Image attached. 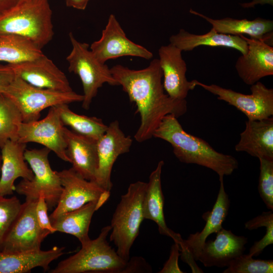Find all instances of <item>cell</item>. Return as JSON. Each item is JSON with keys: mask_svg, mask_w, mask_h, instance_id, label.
Returning a JSON list of instances; mask_svg holds the SVG:
<instances>
[{"mask_svg": "<svg viewBox=\"0 0 273 273\" xmlns=\"http://www.w3.org/2000/svg\"><path fill=\"white\" fill-rule=\"evenodd\" d=\"M110 70L118 85L122 86L130 101L137 107L141 118L134 135L137 142L142 143L152 138L166 115L172 114L178 118L186 113V100L173 99L165 93L158 59H153L148 67L140 70L116 65Z\"/></svg>", "mask_w": 273, "mask_h": 273, "instance_id": "1", "label": "cell"}, {"mask_svg": "<svg viewBox=\"0 0 273 273\" xmlns=\"http://www.w3.org/2000/svg\"><path fill=\"white\" fill-rule=\"evenodd\" d=\"M174 115L162 119L153 137L169 143L175 156L183 163L196 164L210 169L223 180L238 168V160L233 156L216 151L204 140L186 131Z\"/></svg>", "mask_w": 273, "mask_h": 273, "instance_id": "2", "label": "cell"}, {"mask_svg": "<svg viewBox=\"0 0 273 273\" xmlns=\"http://www.w3.org/2000/svg\"><path fill=\"white\" fill-rule=\"evenodd\" d=\"M54 33L48 0H20L0 12V34L23 37L42 49L52 39Z\"/></svg>", "mask_w": 273, "mask_h": 273, "instance_id": "3", "label": "cell"}, {"mask_svg": "<svg viewBox=\"0 0 273 273\" xmlns=\"http://www.w3.org/2000/svg\"><path fill=\"white\" fill-rule=\"evenodd\" d=\"M147 185L142 181L130 184L126 193L121 196L111 219L110 241L126 261L129 259L130 249L144 219L143 202Z\"/></svg>", "mask_w": 273, "mask_h": 273, "instance_id": "4", "label": "cell"}, {"mask_svg": "<svg viewBox=\"0 0 273 273\" xmlns=\"http://www.w3.org/2000/svg\"><path fill=\"white\" fill-rule=\"evenodd\" d=\"M111 226L103 227L98 237L75 254L60 261L50 273H123L127 261L109 244Z\"/></svg>", "mask_w": 273, "mask_h": 273, "instance_id": "5", "label": "cell"}, {"mask_svg": "<svg viewBox=\"0 0 273 273\" xmlns=\"http://www.w3.org/2000/svg\"><path fill=\"white\" fill-rule=\"evenodd\" d=\"M2 94L16 106L23 122L38 120L41 111L47 108L83 100V95L73 90L62 92L37 87L16 76Z\"/></svg>", "mask_w": 273, "mask_h": 273, "instance_id": "6", "label": "cell"}, {"mask_svg": "<svg viewBox=\"0 0 273 273\" xmlns=\"http://www.w3.org/2000/svg\"><path fill=\"white\" fill-rule=\"evenodd\" d=\"M72 50L66 57L69 63L68 70L80 78L83 90L82 108H89L99 89L104 83L118 85L113 77L110 68L101 63L94 55L89 46L77 40L72 32L69 34Z\"/></svg>", "mask_w": 273, "mask_h": 273, "instance_id": "7", "label": "cell"}, {"mask_svg": "<svg viewBox=\"0 0 273 273\" xmlns=\"http://www.w3.org/2000/svg\"><path fill=\"white\" fill-rule=\"evenodd\" d=\"M50 152L46 147L26 149L24 158L34 176L32 180L23 179L15 189L18 194L25 197V200L37 199L40 193H43L49 210L57 206L63 188L58 171L53 170L50 164Z\"/></svg>", "mask_w": 273, "mask_h": 273, "instance_id": "8", "label": "cell"}, {"mask_svg": "<svg viewBox=\"0 0 273 273\" xmlns=\"http://www.w3.org/2000/svg\"><path fill=\"white\" fill-rule=\"evenodd\" d=\"M195 85L200 86L244 113L249 120H260L273 116V89L260 81L250 85L251 94L246 95L218 85L206 84L196 79Z\"/></svg>", "mask_w": 273, "mask_h": 273, "instance_id": "9", "label": "cell"}, {"mask_svg": "<svg viewBox=\"0 0 273 273\" xmlns=\"http://www.w3.org/2000/svg\"><path fill=\"white\" fill-rule=\"evenodd\" d=\"M62 191L57 206L49 216L51 222L60 215L100 199L108 200L110 191L95 181L84 178L72 167L58 171Z\"/></svg>", "mask_w": 273, "mask_h": 273, "instance_id": "10", "label": "cell"}, {"mask_svg": "<svg viewBox=\"0 0 273 273\" xmlns=\"http://www.w3.org/2000/svg\"><path fill=\"white\" fill-rule=\"evenodd\" d=\"M219 181V192L211 211L202 215L206 221L204 228L200 232L190 234L187 239H183L179 246L181 259L189 264L192 272H203L195 261L198 260L206 239L210 235L216 233L222 228V224L228 214L230 201L224 190L223 180Z\"/></svg>", "mask_w": 273, "mask_h": 273, "instance_id": "11", "label": "cell"}, {"mask_svg": "<svg viewBox=\"0 0 273 273\" xmlns=\"http://www.w3.org/2000/svg\"><path fill=\"white\" fill-rule=\"evenodd\" d=\"M64 128L58 110L56 106H53L50 108L43 119L22 122L19 129L17 141L26 144L30 142L41 144L62 160L70 162L66 154Z\"/></svg>", "mask_w": 273, "mask_h": 273, "instance_id": "12", "label": "cell"}, {"mask_svg": "<svg viewBox=\"0 0 273 273\" xmlns=\"http://www.w3.org/2000/svg\"><path fill=\"white\" fill-rule=\"evenodd\" d=\"M37 199L25 200L6 238L3 251L24 252L40 249L51 233L39 226L35 212Z\"/></svg>", "mask_w": 273, "mask_h": 273, "instance_id": "13", "label": "cell"}, {"mask_svg": "<svg viewBox=\"0 0 273 273\" xmlns=\"http://www.w3.org/2000/svg\"><path fill=\"white\" fill-rule=\"evenodd\" d=\"M89 49L102 63L109 60L123 56H132L149 60L153 58L151 52L142 46L130 40L126 35L116 17L109 16L100 38L93 42Z\"/></svg>", "mask_w": 273, "mask_h": 273, "instance_id": "14", "label": "cell"}, {"mask_svg": "<svg viewBox=\"0 0 273 273\" xmlns=\"http://www.w3.org/2000/svg\"><path fill=\"white\" fill-rule=\"evenodd\" d=\"M132 143L130 136L124 134L116 120L108 125L104 134L98 140V164L95 181L104 190L111 191L113 165L120 155L129 151Z\"/></svg>", "mask_w": 273, "mask_h": 273, "instance_id": "15", "label": "cell"}, {"mask_svg": "<svg viewBox=\"0 0 273 273\" xmlns=\"http://www.w3.org/2000/svg\"><path fill=\"white\" fill-rule=\"evenodd\" d=\"M8 64L15 76L33 86L62 92L73 90L65 73L44 54L34 59Z\"/></svg>", "mask_w": 273, "mask_h": 273, "instance_id": "16", "label": "cell"}, {"mask_svg": "<svg viewBox=\"0 0 273 273\" xmlns=\"http://www.w3.org/2000/svg\"><path fill=\"white\" fill-rule=\"evenodd\" d=\"M181 52L171 43L161 46L158 50L164 90L170 97L177 100H186L189 90L196 87L192 80H187V67Z\"/></svg>", "mask_w": 273, "mask_h": 273, "instance_id": "17", "label": "cell"}, {"mask_svg": "<svg viewBox=\"0 0 273 273\" xmlns=\"http://www.w3.org/2000/svg\"><path fill=\"white\" fill-rule=\"evenodd\" d=\"M247 42L246 54L241 55L235 64L239 77L251 85L266 76L273 75V47L266 42L241 35Z\"/></svg>", "mask_w": 273, "mask_h": 273, "instance_id": "18", "label": "cell"}, {"mask_svg": "<svg viewBox=\"0 0 273 273\" xmlns=\"http://www.w3.org/2000/svg\"><path fill=\"white\" fill-rule=\"evenodd\" d=\"M216 234L214 240L205 242L197 260L205 267H227L233 259L244 253L248 239L223 228Z\"/></svg>", "mask_w": 273, "mask_h": 273, "instance_id": "19", "label": "cell"}, {"mask_svg": "<svg viewBox=\"0 0 273 273\" xmlns=\"http://www.w3.org/2000/svg\"><path fill=\"white\" fill-rule=\"evenodd\" d=\"M26 144L8 140L1 147L2 165L0 175V196L13 194L15 180L21 177L32 180L34 174L24 158Z\"/></svg>", "mask_w": 273, "mask_h": 273, "instance_id": "20", "label": "cell"}, {"mask_svg": "<svg viewBox=\"0 0 273 273\" xmlns=\"http://www.w3.org/2000/svg\"><path fill=\"white\" fill-rule=\"evenodd\" d=\"M66 154L72 168L84 178L95 181L98 164L97 141L64 128Z\"/></svg>", "mask_w": 273, "mask_h": 273, "instance_id": "21", "label": "cell"}, {"mask_svg": "<svg viewBox=\"0 0 273 273\" xmlns=\"http://www.w3.org/2000/svg\"><path fill=\"white\" fill-rule=\"evenodd\" d=\"M164 164L163 160L160 161L149 176L143 202V216L144 219H149L156 223L161 235L170 237L180 246L183 241L180 235L169 229L165 220L164 198L161 186Z\"/></svg>", "mask_w": 273, "mask_h": 273, "instance_id": "22", "label": "cell"}, {"mask_svg": "<svg viewBox=\"0 0 273 273\" xmlns=\"http://www.w3.org/2000/svg\"><path fill=\"white\" fill-rule=\"evenodd\" d=\"M190 13L205 20L219 33L238 36L248 35L250 38L263 41L272 46V20L260 17L252 20L231 17L215 19L192 9Z\"/></svg>", "mask_w": 273, "mask_h": 273, "instance_id": "23", "label": "cell"}, {"mask_svg": "<svg viewBox=\"0 0 273 273\" xmlns=\"http://www.w3.org/2000/svg\"><path fill=\"white\" fill-rule=\"evenodd\" d=\"M235 149L258 159L273 160V117L246 121Z\"/></svg>", "mask_w": 273, "mask_h": 273, "instance_id": "24", "label": "cell"}, {"mask_svg": "<svg viewBox=\"0 0 273 273\" xmlns=\"http://www.w3.org/2000/svg\"><path fill=\"white\" fill-rule=\"evenodd\" d=\"M65 247L54 246L48 250L41 249L16 252L0 251V273H27L42 267L44 271L50 264L63 254Z\"/></svg>", "mask_w": 273, "mask_h": 273, "instance_id": "25", "label": "cell"}, {"mask_svg": "<svg viewBox=\"0 0 273 273\" xmlns=\"http://www.w3.org/2000/svg\"><path fill=\"white\" fill-rule=\"evenodd\" d=\"M169 41L181 51H192L201 46L232 48L242 55L248 51L247 41L240 36L219 33L212 27L203 34L191 33L180 29L177 34L170 37Z\"/></svg>", "mask_w": 273, "mask_h": 273, "instance_id": "26", "label": "cell"}, {"mask_svg": "<svg viewBox=\"0 0 273 273\" xmlns=\"http://www.w3.org/2000/svg\"><path fill=\"white\" fill-rule=\"evenodd\" d=\"M106 199L88 202L75 210L62 214L51 221L56 232L70 234L79 241L81 247L86 246L91 239L89 228L94 213L107 201Z\"/></svg>", "mask_w": 273, "mask_h": 273, "instance_id": "27", "label": "cell"}, {"mask_svg": "<svg viewBox=\"0 0 273 273\" xmlns=\"http://www.w3.org/2000/svg\"><path fill=\"white\" fill-rule=\"evenodd\" d=\"M43 54L42 49L27 39L0 34V62L15 64L34 59Z\"/></svg>", "mask_w": 273, "mask_h": 273, "instance_id": "28", "label": "cell"}, {"mask_svg": "<svg viewBox=\"0 0 273 273\" xmlns=\"http://www.w3.org/2000/svg\"><path fill=\"white\" fill-rule=\"evenodd\" d=\"M56 107L63 125L78 134L98 140L107 129L108 125L101 119L78 114L70 109L68 104H60Z\"/></svg>", "mask_w": 273, "mask_h": 273, "instance_id": "29", "label": "cell"}, {"mask_svg": "<svg viewBox=\"0 0 273 273\" xmlns=\"http://www.w3.org/2000/svg\"><path fill=\"white\" fill-rule=\"evenodd\" d=\"M22 122L16 106L6 96L0 93V149L8 140L17 141Z\"/></svg>", "mask_w": 273, "mask_h": 273, "instance_id": "30", "label": "cell"}, {"mask_svg": "<svg viewBox=\"0 0 273 273\" xmlns=\"http://www.w3.org/2000/svg\"><path fill=\"white\" fill-rule=\"evenodd\" d=\"M262 226L266 228V233L260 240L255 242L250 247L248 254L252 257L258 256L265 247L273 243L272 210L263 212L245 223V228L249 230H256Z\"/></svg>", "mask_w": 273, "mask_h": 273, "instance_id": "31", "label": "cell"}, {"mask_svg": "<svg viewBox=\"0 0 273 273\" xmlns=\"http://www.w3.org/2000/svg\"><path fill=\"white\" fill-rule=\"evenodd\" d=\"M272 259H255L249 254H242L234 259L223 273H272Z\"/></svg>", "mask_w": 273, "mask_h": 273, "instance_id": "32", "label": "cell"}, {"mask_svg": "<svg viewBox=\"0 0 273 273\" xmlns=\"http://www.w3.org/2000/svg\"><path fill=\"white\" fill-rule=\"evenodd\" d=\"M20 200L0 196V251L3 250L6 238L21 209Z\"/></svg>", "mask_w": 273, "mask_h": 273, "instance_id": "33", "label": "cell"}, {"mask_svg": "<svg viewBox=\"0 0 273 273\" xmlns=\"http://www.w3.org/2000/svg\"><path fill=\"white\" fill-rule=\"evenodd\" d=\"M259 160L258 192L266 207L273 210V160L264 158Z\"/></svg>", "mask_w": 273, "mask_h": 273, "instance_id": "34", "label": "cell"}, {"mask_svg": "<svg viewBox=\"0 0 273 273\" xmlns=\"http://www.w3.org/2000/svg\"><path fill=\"white\" fill-rule=\"evenodd\" d=\"M48 210L44 194L40 193L37 199L35 207L37 220L39 227L42 230L49 231L51 234H53L56 231L52 225L48 214Z\"/></svg>", "mask_w": 273, "mask_h": 273, "instance_id": "35", "label": "cell"}, {"mask_svg": "<svg viewBox=\"0 0 273 273\" xmlns=\"http://www.w3.org/2000/svg\"><path fill=\"white\" fill-rule=\"evenodd\" d=\"M179 245L174 243L171 246L168 259L159 273H183L179 268L178 260L180 256Z\"/></svg>", "mask_w": 273, "mask_h": 273, "instance_id": "36", "label": "cell"}, {"mask_svg": "<svg viewBox=\"0 0 273 273\" xmlns=\"http://www.w3.org/2000/svg\"><path fill=\"white\" fill-rule=\"evenodd\" d=\"M152 272V268L141 257H134L129 259L123 273Z\"/></svg>", "mask_w": 273, "mask_h": 273, "instance_id": "37", "label": "cell"}, {"mask_svg": "<svg viewBox=\"0 0 273 273\" xmlns=\"http://www.w3.org/2000/svg\"><path fill=\"white\" fill-rule=\"evenodd\" d=\"M15 75L10 66L0 64V93L13 80Z\"/></svg>", "mask_w": 273, "mask_h": 273, "instance_id": "38", "label": "cell"}, {"mask_svg": "<svg viewBox=\"0 0 273 273\" xmlns=\"http://www.w3.org/2000/svg\"><path fill=\"white\" fill-rule=\"evenodd\" d=\"M89 0H65L67 7L80 10L86 9Z\"/></svg>", "mask_w": 273, "mask_h": 273, "instance_id": "39", "label": "cell"}, {"mask_svg": "<svg viewBox=\"0 0 273 273\" xmlns=\"http://www.w3.org/2000/svg\"><path fill=\"white\" fill-rule=\"evenodd\" d=\"M266 4L272 6L273 0H252L250 2L240 4L241 6L244 8H251L257 5H264Z\"/></svg>", "mask_w": 273, "mask_h": 273, "instance_id": "40", "label": "cell"}, {"mask_svg": "<svg viewBox=\"0 0 273 273\" xmlns=\"http://www.w3.org/2000/svg\"><path fill=\"white\" fill-rule=\"evenodd\" d=\"M20 1V0H0V12L12 7Z\"/></svg>", "mask_w": 273, "mask_h": 273, "instance_id": "41", "label": "cell"}, {"mask_svg": "<svg viewBox=\"0 0 273 273\" xmlns=\"http://www.w3.org/2000/svg\"><path fill=\"white\" fill-rule=\"evenodd\" d=\"M1 165H2V157H1V155L0 154V175H1Z\"/></svg>", "mask_w": 273, "mask_h": 273, "instance_id": "42", "label": "cell"}]
</instances>
